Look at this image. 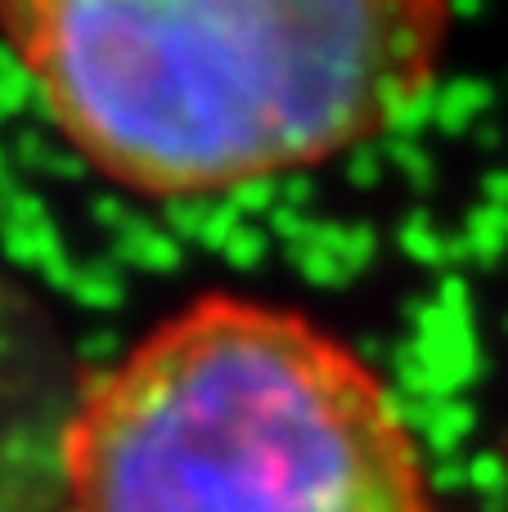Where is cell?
Masks as SVG:
<instances>
[{
  "label": "cell",
  "mask_w": 508,
  "mask_h": 512,
  "mask_svg": "<svg viewBox=\"0 0 508 512\" xmlns=\"http://www.w3.org/2000/svg\"><path fill=\"white\" fill-rule=\"evenodd\" d=\"M450 0H0L63 144L149 203L324 171L437 86Z\"/></svg>",
  "instance_id": "obj_1"
},
{
  "label": "cell",
  "mask_w": 508,
  "mask_h": 512,
  "mask_svg": "<svg viewBox=\"0 0 508 512\" xmlns=\"http://www.w3.org/2000/svg\"><path fill=\"white\" fill-rule=\"evenodd\" d=\"M81 373L45 297L0 265V512H63Z\"/></svg>",
  "instance_id": "obj_3"
},
{
  "label": "cell",
  "mask_w": 508,
  "mask_h": 512,
  "mask_svg": "<svg viewBox=\"0 0 508 512\" xmlns=\"http://www.w3.org/2000/svg\"><path fill=\"white\" fill-rule=\"evenodd\" d=\"M63 512H437L383 373L297 306L198 292L81 378Z\"/></svg>",
  "instance_id": "obj_2"
}]
</instances>
